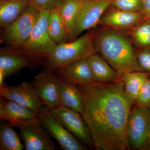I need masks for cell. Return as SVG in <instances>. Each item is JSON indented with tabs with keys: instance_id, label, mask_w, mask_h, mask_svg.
<instances>
[{
	"instance_id": "obj_11",
	"label": "cell",
	"mask_w": 150,
	"mask_h": 150,
	"mask_svg": "<svg viewBox=\"0 0 150 150\" xmlns=\"http://www.w3.org/2000/svg\"><path fill=\"white\" fill-rule=\"evenodd\" d=\"M0 96L28 108L38 115L44 106L30 82L11 86L4 83L0 85Z\"/></svg>"
},
{
	"instance_id": "obj_17",
	"label": "cell",
	"mask_w": 150,
	"mask_h": 150,
	"mask_svg": "<svg viewBox=\"0 0 150 150\" xmlns=\"http://www.w3.org/2000/svg\"><path fill=\"white\" fill-rule=\"evenodd\" d=\"M58 74L77 85L95 82L93 74L87 59L73 62Z\"/></svg>"
},
{
	"instance_id": "obj_5",
	"label": "cell",
	"mask_w": 150,
	"mask_h": 150,
	"mask_svg": "<svg viewBox=\"0 0 150 150\" xmlns=\"http://www.w3.org/2000/svg\"><path fill=\"white\" fill-rule=\"evenodd\" d=\"M40 13V11L29 3L21 15L3 30L2 41L11 48H21L31 34Z\"/></svg>"
},
{
	"instance_id": "obj_16",
	"label": "cell",
	"mask_w": 150,
	"mask_h": 150,
	"mask_svg": "<svg viewBox=\"0 0 150 150\" xmlns=\"http://www.w3.org/2000/svg\"><path fill=\"white\" fill-rule=\"evenodd\" d=\"M58 89L62 105L81 114L82 98L78 86L58 75Z\"/></svg>"
},
{
	"instance_id": "obj_18",
	"label": "cell",
	"mask_w": 150,
	"mask_h": 150,
	"mask_svg": "<svg viewBox=\"0 0 150 150\" xmlns=\"http://www.w3.org/2000/svg\"><path fill=\"white\" fill-rule=\"evenodd\" d=\"M87 60L93 74L95 82H110L121 79V75L113 69L101 56L95 53Z\"/></svg>"
},
{
	"instance_id": "obj_1",
	"label": "cell",
	"mask_w": 150,
	"mask_h": 150,
	"mask_svg": "<svg viewBox=\"0 0 150 150\" xmlns=\"http://www.w3.org/2000/svg\"><path fill=\"white\" fill-rule=\"evenodd\" d=\"M77 86L82 98L81 114L95 149H130L128 123L134 104L126 95L123 81Z\"/></svg>"
},
{
	"instance_id": "obj_21",
	"label": "cell",
	"mask_w": 150,
	"mask_h": 150,
	"mask_svg": "<svg viewBox=\"0 0 150 150\" xmlns=\"http://www.w3.org/2000/svg\"><path fill=\"white\" fill-rule=\"evenodd\" d=\"M48 31L51 38L57 45L70 41L69 35L58 8L50 11Z\"/></svg>"
},
{
	"instance_id": "obj_10",
	"label": "cell",
	"mask_w": 150,
	"mask_h": 150,
	"mask_svg": "<svg viewBox=\"0 0 150 150\" xmlns=\"http://www.w3.org/2000/svg\"><path fill=\"white\" fill-rule=\"evenodd\" d=\"M58 75L45 69L34 77L31 84L43 105L50 110L61 106L58 89Z\"/></svg>"
},
{
	"instance_id": "obj_8",
	"label": "cell",
	"mask_w": 150,
	"mask_h": 150,
	"mask_svg": "<svg viewBox=\"0 0 150 150\" xmlns=\"http://www.w3.org/2000/svg\"><path fill=\"white\" fill-rule=\"evenodd\" d=\"M40 124L48 134L57 141L61 148L65 150H85L88 148L79 142L51 114L45 106L38 114Z\"/></svg>"
},
{
	"instance_id": "obj_6",
	"label": "cell",
	"mask_w": 150,
	"mask_h": 150,
	"mask_svg": "<svg viewBox=\"0 0 150 150\" xmlns=\"http://www.w3.org/2000/svg\"><path fill=\"white\" fill-rule=\"evenodd\" d=\"M130 147L134 150H150V108L135 105L128 123Z\"/></svg>"
},
{
	"instance_id": "obj_26",
	"label": "cell",
	"mask_w": 150,
	"mask_h": 150,
	"mask_svg": "<svg viewBox=\"0 0 150 150\" xmlns=\"http://www.w3.org/2000/svg\"><path fill=\"white\" fill-rule=\"evenodd\" d=\"M134 104L150 108V78L145 82L135 100Z\"/></svg>"
},
{
	"instance_id": "obj_4",
	"label": "cell",
	"mask_w": 150,
	"mask_h": 150,
	"mask_svg": "<svg viewBox=\"0 0 150 150\" xmlns=\"http://www.w3.org/2000/svg\"><path fill=\"white\" fill-rule=\"evenodd\" d=\"M50 11H40L39 17L29 37L23 46L18 49L37 62L42 59L46 60L58 45L51 38L48 31Z\"/></svg>"
},
{
	"instance_id": "obj_25",
	"label": "cell",
	"mask_w": 150,
	"mask_h": 150,
	"mask_svg": "<svg viewBox=\"0 0 150 150\" xmlns=\"http://www.w3.org/2000/svg\"><path fill=\"white\" fill-rule=\"evenodd\" d=\"M111 5L120 10L142 12V0H113Z\"/></svg>"
},
{
	"instance_id": "obj_27",
	"label": "cell",
	"mask_w": 150,
	"mask_h": 150,
	"mask_svg": "<svg viewBox=\"0 0 150 150\" xmlns=\"http://www.w3.org/2000/svg\"><path fill=\"white\" fill-rule=\"evenodd\" d=\"M66 0H29L30 3L38 10L51 11L58 8L64 3Z\"/></svg>"
},
{
	"instance_id": "obj_3",
	"label": "cell",
	"mask_w": 150,
	"mask_h": 150,
	"mask_svg": "<svg viewBox=\"0 0 150 150\" xmlns=\"http://www.w3.org/2000/svg\"><path fill=\"white\" fill-rule=\"evenodd\" d=\"M95 31L91 29L79 38L57 45L45 60L46 69L59 73L73 62L87 59L95 53Z\"/></svg>"
},
{
	"instance_id": "obj_14",
	"label": "cell",
	"mask_w": 150,
	"mask_h": 150,
	"mask_svg": "<svg viewBox=\"0 0 150 150\" xmlns=\"http://www.w3.org/2000/svg\"><path fill=\"white\" fill-rule=\"evenodd\" d=\"M0 118L14 127L22 123L39 121L38 115L31 109L2 97H0Z\"/></svg>"
},
{
	"instance_id": "obj_7",
	"label": "cell",
	"mask_w": 150,
	"mask_h": 150,
	"mask_svg": "<svg viewBox=\"0 0 150 150\" xmlns=\"http://www.w3.org/2000/svg\"><path fill=\"white\" fill-rule=\"evenodd\" d=\"M50 111L62 126L82 144L95 149L88 126L81 113L63 105Z\"/></svg>"
},
{
	"instance_id": "obj_29",
	"label": "cell",
	"mask_w": 150,
	"mask_h": 150,
	"mask_svg": "<svg viewBox=\"0 0 150 150\" xmlns=\"http://www.w3.org/2000/svg\"><path fill=\"white\" fill-rule=\"evenodd\" d=\"M142 13L150 19V0H142Z\"/></svg>"
},
{
	"instance_id": "obj_24",
	"label": "cell",
	"mask_w": 150,
	"mask_h": 150,
	"mask_svg": "<svg viewBox=\"0 0 150 150\" xmlns=\"http://www.w3.org/2000/svg\"><path fill=\"white\" fill-rule=\"evenodd\" d=\"M131 37L137 46L142 48H150V19L146 18L133 26Z\"/></svg>"
},
{
	"instance_id": "obj_22",
	"label": "cell",
	"mask_w": 150,
	"mask_h": 150,
	"mask_svg": "<svg viewBox=\"0 0 150 150\" xmlns=\"http://www.w3.org/2000/svg\"><path fill=\"white\" fill-rule=\"evenodd\" d=\"M85 0H66L58 8L69 35L72 33L77 19Z\"/></svg>"
},
{
	"instance_id": "obj_15",
	"label": "cell",
	"mask_w": 150,
	"mask_h": 150,
	"mask_svg": "<svg viewBox=\"0 0 150 150\" xmlns=\"http://www.w3.org/2000/svg\"><path fill=\"white\" fill-rule=\"evenodd\" d=\"M141 12H129L115 9L103 15L98 24L111 30L133 27L146 18Z\"/></svg>"
},
{
	"instance_id": "obj_28",
	"label": "cell",
	"mask_w": 150,
	"mask_h": 150,
	"mask_svg": "<svg viewBox=\"0 0 150 150\" xmlns=\"http://www.w3.org/2000/svg\"><path fill=\"white\" fill-rule=\"evenodd\" d=\"M138 63L143 71L150 75V48H142L137 52Z\"/></svg>"
},
{
	"instance_id": "obj_12",
	"label": "cell",
	"mask_w": 150,
	"mask_h": 150,
	"mask_svg": "<svg viewBox=\"0 0 150 150\" xmlns=\"http://www.w3.org/2000/svg\"><path fill=\"white\" fill-rule=\"evenodd\" d=\"M20 137L26 150L57 149L54 142L40 124V121L20 124Z\"/></svg>"
},
{
	"instance_id": "obj_23",
	"label": "cell",
	"mask_w": 150,
	"mask_h": 150,
	"mask_svg": "<svg viewBox=\"0 0 150 150\" xmlns=\"http://www.w3.org/2000/svg\"><path fill=\"white\" fill-rule=\"evenodd\" d=\"M24 147L16 131L9 123L0 126V150H22Z\"/></svg>"
},
{
	"instance_id": "obj_20",
	"label": "cell",
	"mask_w": 150,
	"mask_h": 150,
	"mask_svg": "<svg viewBox=\"0 0 150 150\" xmlns=\"http://www.w3.org/2000/svg\"><path fill=\"white\" fill-rule=\"evenodd\" d=\"M150 76L147 73L139 71L121 75V79L124 83L126 93L133 104L142 86Z\"/></svg>"
},
{
	"instance_id": "obj_13",
	"label": "cell",
	"mask_w": 150,
	"mask_h": 150,
	"mask_svg": "<svg viewBox=\"0 0 150 150\" xmlns=\"http://www.w3.org/2000/svg\"><path fill=\"white\" fill-rule=\"evenodd\" d=\"M38 62L18 49L9 46L1 48L0 51V85L4 83V79L6 77Z\"/></svg>"
},
{
	"instance_id": "obj_19",
	"label": "cell",
	"mask_w": 150,
	"mask_h": 150,
	"mask_svg": "<svg viewBox=\"0 0 150 150\" xmlns=\"http://www.w3.org/2000/svg\"><path fill=\"white\" fill-rule=\"evenodd\" d=\"M29 0H0V26L4 30L21 15Z\"/></svg>"
},
{
	"instance_id": "obj_2",
	"label": "cell",
	"mask_w": 150,
	"mask_h": 150,
	"mask_svg": "<svg viewBox=\"0 0 150 150\" xmlns=\"http://www.w3.org/2000/svg\"><path fill=\"white\" fill-rule=\"evenodd\" d=\"M94 42L96 51L119 74L143 71L137 52L126 35L113 30H100L95 32Z\"/></svg>"
},
{
	"instance_id": "obj_9",
	"label": "cell",
	"mask_w": 150,
	"mask_h": 150,
	"mask_svg": "<svg viewBox=\"0 0 150 150\" xmlns=\"http://www.w3.org/2000/svg\"><path fill=\"white\" fill-rule=\"evenodd\" d=\"M113 0H85L70 36V41L76 39L81 33L98 24L100 20Z\"/></svg>"
}]
</instances>
